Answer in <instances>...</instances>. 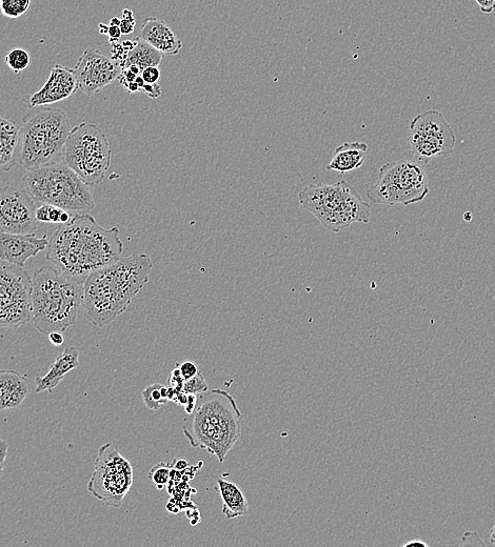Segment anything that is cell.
I'll return each mask as SVG.
<instances>
[{
	"instance_id": "6da1fadb",
	"label": "cell",
	"mask_w": 495,
	"mask_h": 547,
	"mask_svg": "<svg viewBox=\"0 0 495 547\" xmlns=\"http://www.w3.org/2000/svg\"><path fill=\"white\" fill-rule=\"evenodd\" d=\"M120 228H103L89 213L74 215L49 240L47 259L65 275L79 281L120 259L124 242Z\"/></svg>"
},
{
	"instance_id": "7a4b0ae2",
	"label": "cell",
	"mask_w": 495,
	"mask_h": 547,
	"mask_svg": "<svg viewBox=\"0 0 495 547\" xmlns=\"http://www.w3.org/2000/svg\"><path fill=\"white\" fill-rule=\"evenodd\" d=\"M154 268L146 254L120 258L84 281L83 308L93 326L104 328L124 314L147 283Z\"/></svg>"
},
{
	"instance_id": "3957f363",
	"label": "cell",
	"mask_w": 495,
	"mask_h": 547,
	"mask_svg": "<svg viewBox=\"0 0 495 547\" xmlns=\"http://www.w3.org/2000/svg\"><path fill=\"white\" fill-rule=\"evenodd\" d=\"M84 282L55 267L44 266L32 278V320L44 335L66 332L74 326L83 308Z\"/></svg>"
},
{
	"instance_id": "277c9868",
	"label": "cell",
	"mask_w": 495,
	"mask_h": 547,
	"mask_svg": "<svg viewBox=\"0 0 495 547\" xmlns=\"http://www.w3.org/2000/svg\"><path fill=\"white\" fill-rule=\"evenodd\" d=\"M191 416L185 419L184 434L192 448L206 450L223 463L242 435V413L226 391L212 390Z\"/></svg>"
},
{
	"instance_id": "5b68a950",
	"label": "cell",
	"mask_w": 495,
	"mask_h": 547,
	"mask_svg": "<svg viewBox=\"0 0 495 547\" xmlns=\"http://www.w3.org/2000/svg\"><path fill=\"white\" fill-rule=\"evenodd\" d=\"M65 111L34 110L23 119L18 161L28 171L58 164L70 134Z\"/></svg>"
},
{
	"instance_id": "8992f818",
	"label": "cell",
	"mask_w": 495,
	"mask_h": 547,
	"mask_svg": "<svg viewBox=\"0 0 495 547\" xmlns=\"http://www.w3.org/2000/svg\"><path fill=\"white\" fill-rule=\"evenodd\" d=\"M299 201L302 208L332 233H339L356 222L368 224L370 220V205L346 181L306 186L299 194Z\"/></svg>"
},
{
	"instance_id": "52a82bcc",
	"label": "cell",
	"mask_w": 495,
	"mask_h": 547,
	"mask_svg": "<svg viewBox=\"0 0 495 547\" xmlns=\"http://www.w3.org/2000/svg\"><path fill=\"white\" fill-rule=\"evenodd\" d=\"M24 182L33 200L42 205H53L74 215L87 214L95 208L89 186L64 161L29 171Z\"/></svg>"
},
{
	"instance_id": "ba28073f",
	"label": "cell",
	"mask_w": 495,
	"mask_h": 547,
	"mask_svg": "<svg viewBox=\"0 0 495 547\" xmlns=\"http://www.w3.org/2000/svg\"><path fill=\"white\" fill-rule=\"evenodd\" d=\"M421 161L399 160L381 167L367 198L375 205L395 207L418 204L429 194L428 176Z\"/></svg>"
},
{
	"instance_id": "9c48e42d",
	"label": "cell",
	"mask_w": 495,
	"mask_h": 547,
	"mask_svg": "<svg viewBox=\"0 0 495 547\" xmlns=\"http://www.w3.org/2000/svg\"><path fill=\"white\" fill-rule=\"evenodd\" d=\"M111 157L109 140L97 125L83 123L70 131L63 161L89 187L101 184L105 179Z\"/></svg>"
},
{
	"instance_id": "30bf717a",
	"label": "cell",
	"mask_w": 495,
	"mask_h": 547,
	"mask_svg": "<svg viewBox=\"0 0 495 547\" xmlns=\"http://www.w3.org/2000/svg\"><path fill=\"white\" fill-rule=\"evenodd\" d=\"M134 480L131 462L112 443L99 448L88 491L114 509H121Z\"/></svg>"
},
{
	"instance_id": "8fae6325",
	"label": "cell",
	"mask_w": 495,
	"mask_h": 547,
	"mask_svg": "<svg viewBox=\"0 0 495 547\" xmlns=\"http://www.w3.org/2000/svg\"><path fill=\"white\" fill-rule=\"evenodd\" d=\"M455 144L457 136L440 111L429 110L412 119L408 147L415 159L423 164L450 156L454 152Z\"/></svg>"
},
{
	"instance_id": "7c38bea8",
	"label": "cell",
	"mask_w": 495,
	"mask_h": 547,
	"mask_svg": "<svg viewBox=\"0 0 495 547\" xmlns=\"http://www.w3.org/2000/svg\"><path fill=\"white\" fill-rule=\"evenodd\" d=\"M31 292L25 269L0 263V329H17L32 320Z\"/></svg>"
},
{
	"instance_id": "4fadbf2b",
	"label": "cell",
	"mask_w": 495,
	"mask_h": 547,
	"mask_svg": "<svg viewBox=\"0 0 495 547\" xmlns=\"http://www.w3.org/2000/svg\"><path fill=\"white\" fill-rule=\"evenodd\" d=\"M35 204L27 190L12 186L0 189V232L34 233L38 228Z\"/></svg>"
},
{
	"instance_id": "5bb4252c",
	"label": "cell",
	"mask_w": 495,
	"mask_h": 547,
	"mask_svg": "<svg viewBox=\"0 0 495 547\" xmlns=\"http://www.w3.org/2000/svg\"><path fill=\"white\" fill-rule=\"evenodd\" d=\"M79 89L91 97L113 84L121 76L120 60L110 58L97 49H87L73 69Z\"/></svg>"
},
{
	"instance_id": "9a60e30c",
	"label": "cell",
	"mask_w": 495,
	"mask_h": 547,
	"mask_svg": "<svg viewBox=\"0 0 495 547\" xmlns=\"http://www.w3.org/2000/svg\"><path fill=\"white\" fill-rule=\"evenodd\" d=\"M79 89L73 69L56 65L43 88L33 93L27 100L29 109L59 103L71 97Z\"/></svg>"
},
{
	"instance_id": "2e32d148",
	"label": "cell",
	"mask_w": 495,
	"mask_h": 547,
	"mask_svg": "<svg viewBox=\"0 0 495 547\" xmlns=\"http://www.w3.org/2000/svg\"><path fill=\"white\" fill-rule=\"evenodd\" d=\"M49 240L32 234L0 232V261L25 269L26 262L48 248Z\"/></svg>"
},
{
	"instance_id": "e0dca14e",
	"label": "cell",
	"mask_w": 495,
	"mask_h": 547,
	"mask_svg": "<svg viewBox=\"0 0 495 547\" xmlns=\"http://www.w3.org/2000/svg\"><path fill=\"white\" fill-rule=\"evenodd\" d=\"M140 37L163 55H176L181 52L183 43L164 20L148 17L144 20Z\"/></svg>"
},
{
	"instance_id": "ac0fdd59",
	"label": "cell",
	"mask_w": 495,
	"mask_h": 547,
	"mask_svg": "<svg viewBox=\"0 0 495 547\" xmlns=\"http://www.w3.org/2000/svg\"><path fill=\"white\" fill-rule=\"evenodd\" d=\"M30 393L27 377L13 370H0V412L21 408Z\"/></svg>"
},
{
	"instance_id": "d6986e66",
	"label": "cell",
	"mask_w": 495,
	"mask_h": 547,
	"mask_svg": "<svg viewBox=\"0 0 495 547\" xmlns=\"http://www.w3.org/2000/svg\"><path fill=\"white\" fill-rule=\"evenodd\" d=\"M79 367V351L69 346L57 356L45 376L35 378V393L53 392L63 382L66 375Z\"/></svg>"
},
{
	"instance_id": "ffe728a7",
	"label": "cell",
	"mask_w": 495,
	"mask_h": 547,
	"mask_svg": "<svg viewBox=\"0 0 495 547\" xmlns=\"http://www.w3.org/2000/svg\"><path fill=\"white\" fill-rule=\"evenodd\" d=\"M22 126L17 121L0 116V173L11 171L21 148Z\"/></svg>"
},
{
	"instance_id": "44dd1931",
	"label": "cell",
	"mask_w": 495,
	"mask_h": 547,
	"mask_svg": "<svg viewBox=\"0 0 495 547\" xmlns=\"http://www.w3.org/2000/svg\"><path fill=\"white\" fill-rule=\"evenodd\" d=\"M368 151L366 143H345L335 149L327 170L342 174L359 170L364 165Z\"/></svg>"
},
{
	"instance_id": "7402d4cb",
	"label": "cell",
	"mask_w": 495,
	"mask_h": 547,
	"mask_svg": "<svg viewBox=\"0 0 495 547\" xmlns=\"http://www.w3.org/2000/svg\"><path fill=\"white\" fill-rule=\"evenodd\" d=\"M217 490L223 500L222 513L228 520L249 514V504L242 490L233 482L217 480Z\"/></svg>"
},
{
	"instance_id": "603a6c76",
	"label": "cell",
	"mask_w": 495,
	"mask_h": 547,
	"mask_svg": "<svg viewBox=\"0 0 495 547\" xmlns=\"http://www.w3.org/2000/svg\"><path fill=\"white\" fill-rule=\"evenodd\" d=\"M135 46L127 53L122 63L123 69L135 66L142 72L148 67H158L162 64L164 55L148 45L140 36L134 38Z\"/></svg>"
},
{
	"instance_id": "cb8c5ba5",
	"label": "cell",
	"mask_w": 495,
	"mask_h": 547,
	"mask_svg": "<svg viewBox=\"0 0 495 547\" xmlns=\"http://www.w3.org/2000/svg\"><path fill=\"white\" fill-rule=\"evenodd\" d=\"M142 397L146 407L156 412L169 402V388L161 383H153L143 390Z\"/></svg>"
},
{
	"instance_id": "d4e9b609",
	"label": "cell",
	"mask_w": 495,
	"mask_h": 547,
	"mask_svg": "<svg viewBox=\"0 0 495 547\" xmlns=\"http://www.w3.org/2000/svg\"><path fill=\"white\" fill-rule=\"evenodd\" d=\"M35 216L38 222L56 225H66L72 219L71 213L48 204H43L41 207L36 208Z\"/></svg>"
},
{
	"instance_id": "484cf974",
	"label": "cell",
	"mask_w": 495,
	"mask_h": 547,
	"mask_svg": "<svg viewBox=\"0 0 495 547\" xmlns=\"http://www.w3.org/2000/svg\"><path fill=\"white\" fill-rule=\"evenodd\" d=\"M5 62L14 73L18 74L29 68L31 56L27 50L15 48L7 54Z\"/></svg>"
},
{
	"instance_id": "4316f807",
	"label": "cell",
	"mask_w": 495,
	"mask_h": 547,
	"mask_svg": "<svg viewBox=\"0 0 495 547\" xmlns=\"http://www.w3.org/2000/svg\"><path fill=\"white\" fill-rule=\"evenodd\" d=\"M172 465L164 462L157 463L149 472V479L157 490H164L170 482Z\"/></svg>"
},
{
	"instance_id": "83f0119b",
	"label": "cell",
	"mask_w": 495,
	"mask_h": 547,
	"mask_svg": "<svg viewBox=\"0 0 495 547\" xmlns=\"http://www.w3.org/2000/svg\"><path fill=\"white\" fill-rule=\"evenodd\" d=\"M31 6V0H3L2 13L8 18H18L26 14Z\"/></svg>"
},
{
	"instance_id": "f1b7e54d",
	"label": "cell",
	"mask_w": 495,
	"mask_h": 547,
	"mask_svg": "<svg viewBox=\"0 0 495 547\" xmlns=\"http://www.w3.org/2000/svg\"><path fill=\"white\" fill-rule=\"evenodd\" d=\"M209 391V384L202 372L184 382L183 392L188 395H201Z\"/></svg>"
},
{
	"instance_id": "f546056e",
	"label": "cell",
	"mask_w": 495,
	"mask_h": 547,
	"mask_svg": "<svg viewBox=\"0 0 495 547\" xmlns=\"http://www.w3.org/2000/svg\"><path fill=\"white\" fill-rule=\"evenodd\" d=\"M177 368L180 370L181 376L185 381L192 379L201 372L200 368L192 360H185L181 364H178Z\"/></svg>"
},
{
	"instance_id": "4dcf8cb0",
	"label": "cell",
	"mask_w": 495,
	"mask_h": 547,
	"mask_svg": "<svg viewBox=\"0 0 495 547\" xmlns=\"http://www.w3.org/2000/svg\"><path fill=\"white\" fill-rule=\"evenodd\" d=\"M123 19L121 20L120 29L122 31L123 35H129L132 34L135 30V19L133 12L129 9H126L123 12Z\"/></svg>"
},
{
	"instance_id": "1f68e13d",
	"label": "cell",
	"mask_w": 495,
	"mask_h": 547,
	"mask_svg": "<svg viewBox=\"0 0 495 547\" xmlns=\"http://www.w3.org/2000/svg\"><path fill=\"white\" fill-rule=\"evenodd\" d=\"M141 76L146 84L155 85L158 84V80L161 78V71L158 67H148L142 72Z\"/></svg>"
},
{
	"instance_id": "d6a6232c",
	"label": "cell",
	"mask_w": 495,
	"mask_h": 547,
	"mask_svg": "<svg viewBox=\"0 0 495 547\" xmlns=\"http://www.w3.org/2000/svg\"><path fill=\"white\" fill-rule=\"evenodd\" d=\"M184 382L185 380L181 376L180 370H178V368L176 367V369L173 370L170 374V377L168 380V387L178 392H183Z\"/></svg>"
},
{
	"instance_id": "836d02e7",
	"label": "cell",
	"mask_w": 495,
	"mask_h": 547,
	"mask_svg": "<svg viewBox=\"0 0 495 547\" xmlns=\"http://www.w3.org/2000/svg\"><path fill=\"white\" fill-rule=\"evenodd\" d=\"M8 451H9L8 441L0 438V479H2V477L5 474Z\"/></svg>"
},
{
	"instance_id": "e575fe53",
	"label": "cell",
	"mask_w": 495,
	"mask_h": 547,
	"mask_svg": "<svg viewBox=\"0 0 495 547\" xmlns=\"http://www.w3.org/2000/svg\"><path fill=\"white\" fill-rule=\"evenodd\" d=\"M146 95L151 98H158L162 95V88L160 85H148L146 84L142 90Z\"/></svg>"
},
{
	"instance_id": "d590c367",
	"label": "cell",
	"mask_w": 495,
	"mask_h": 547,
	"mask_svg": "<svg viewBox=\"0 0 495 547\" xmlns=\"http://www.w3.org/2000/svg\"><path fill=\"white\" fill-rule=\"evenodd\" d=\"M478 4L481 11L486 14H490L495 11V0H474Z\"/></svg>"
},
{
	"instance_id": "8d00e7d4",
	"label": "cell",
	"mask_w": 495,
	"mask_h": 547,
	"mask_svg": "<svg viewBox=\"0 0 495 547\" xmlns=\"http://www.w3.org/2000/svg\"><path fill=\"white\" fill-rule=\"evenodd\" d=\"M107 35H109L110 43L113 44V43H118V40H120L123 34L120 29V26L109 25Z\"/></svg>"
},
{
	"instance_id": "74e56055",
	"label": "cell",
	"mask_w": 495,
	"mask_h": 547,
	"mask_svg": "<svg viewBox=\"0 0 495 547\" xmlns=\"http://www.w3.org/2000/svg\"><path fill=\"white\" fill-rule=\"evenodd\" d=\"M198 395H188L187 403L184 405L188 415L192 414L197 408Z\"/></svg>"
},
{
	"instance_id": "f35d334b",
	"label": "cell",
	"mask_w": 495,
	"mask_h": 547,
	"mask_svg": "<svg viewBox=\"0 0 495 547\" xmlns=\"http://www.w3.org/2000/svg\"><path fill=\"white\" fill-rule=\"evenodd\" d=\"M49 340L55 347H61L63 346L65 342V338L63 336V333L61 332H52L49 335Z\"/></svg>"
},
{
	"instance_id": "ab89813d",
	"label": "cell",
	"mask_w": 495,
	"mask_h": 547,
	"mask_svg": "<svg viewBox=\"0 0 495 547\" xmlns=\"http://www.w3.org/2000/svg\"><path fill=\"white\" fill-rule=\"evenodd\" d=\"M171 465L173 470L180 472L185 471L189 464L186 460H175Z\"/></svg>"
},
{
	"instance_id": "60d3db41",
	"label": "cell",
	"mask_w": 495,
	"mask_h": 547,
	"mask_svg": "<svg viewBox=\"0 0 495 547\" xmlns=\"http://www.w3.org/2000/svg\"><path fill=\"white\" fill-rule=\"evenodd\" d=\"M413 546L428 547V544L426 542L422 541V540H419V539H414V540L409 541L406 544H404V547H413Z\"/></svg>"
},
{
	"instance_id": "b9f144b4",
	"label": "cell",
	"mask_w": 495,
	"mask_h": 547,
	"mask_svg": "<svg viewBox=\"0 0 495 547\" xmlns=\"http://www.w3.org/2000/svg\"><path fill=\"white\" fill-rule=\"evenodd\" d=\"M489 540H490V543L495 546V522L490 531Z\"/></svg>"
},
{
	"instance_id": "7bdbcfd3",
	"label": "cell",
	"mask_w": 495,
	"mask_h": 547,
	"mask_svg": "<svg viewBox=\"0 0 495 547\" xmlns=\"http://www.w3.org/2000/svg\"><path fill=\"white\" fill-rule=\"evenodd\" d=\"M109 26H106L104 24L99 25V31H101L102 34L107 35Z\"/></svg>"
},
{
	"instance_id": "ee69618b",
	"label": "cell",
	"mask_w": 495,
	"mask_h": 547,
	"mask_svg": "<svg viewBox=\"0 0 495 547\" xmlns=\"http://www.w3.org/2000/svg\"><path fill=\"white\" fill-rule=\"evenodd\" d=\"M2 3H3V0H0V12H2Z\"/></svg>"
}]
</instances>
